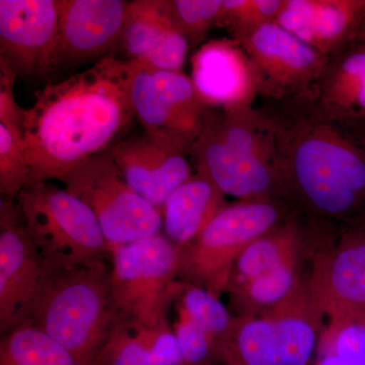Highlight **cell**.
Returning <instances> with one entry per match:
<instances>
[{
	"instance_id": "1",
	"label": "cell",
	"mask_w": 365,
	"mask_h": 365,
	"mask_svg": "<svg viewBox=\"0 0 365 365\" xmlns=\"http://www.w3.org/2000/svg\"><path fill=\"white\" fill-rule=\"evenodd\" d=\"M130 78L129 60L107 56L38 91L21 122L30 182L58 180L121 140L134 118Z\"/></svg>"
},
{
	"instance_id": "2",
	"label": "cell",
	"mask_w": 365,
	"mask_h": 365,
	"mask_svg": "<svg viewBox=\"0 0 365 365\" xmlns=\"http://www.w3.org/2000/svg\"><path fill=\"white\" fill-rule=\"evenodd\" d=\"M331 123L318 112L275 122L278 162L285 189L321 215L343 217L365 202V153Z\"/></svg>"
},
{
	"instance_id": "3",
	"label": "cell",
	"mask_w": 365,
	"mask_h": 365,
	"mask_svg": "<svg viewBox=\"0 0 365 365\" xmlns=\"http://www.w3.org/2000/svg\"><path fill=\"white\" fill-rule=\"evenodd\" d=\"M119 321L112 297L111 267L100 261L50 270L26 325L47 334L79 364L95 365Z\"/></svg>"
},
{
	"instance_id": "4",
	"label": "cell",
	"mask_w": 365,
	"mask_h": 365,
	"mask_svg": "<svg viewBox=\"0 0 365 365\" xmlns=\"http://www.w3.org/2000/svg\"><path fill=\"white\" fill-rule=\"evenodd\" d=\"M323 311L309 281L258 314H237L217 341L223 365H309L323 332Z\"/></svg>"
},
{
	"instance_id": "5",
	"label": "cell",
	"mask_w": 365,
	"mask_h": 365,
	"mask_svg": "<svg viewBox=\"0 0 365 365\" xmlns=\"http://www.w3.org/2000/svg\"><path fill=\"white\" fill-rule=\"evenodd\" d=\"M16 201L50 270L83 267L112 257L93 211L67 190L50 182H30Z\"/></svg>"
},
{
	"instance_id": "6",
	"label": "cell",
	"mask_w": 365,
	"mask_h": 365,
	"mask_svg": "<svg viewBox=\"0 0 365 365\" xmlns=\"http://www.w3.org/2000/svg\"><path fill=\"white\" fill-rule=\"evenodd\" d=\"M111 292L120 319L150 329L169 327L168 313L184 289L179 249L163 234L112 249Z\"/></svg>"
},
{
	"instance_id": "7",
	"label": "cell",
	"mask_w": 365,
	"mask_h": 365,
	"mask_svg": "<svg viewBox=\"0 0 365 365\" xmlns=\"http://www.w3.org/2000/svg\"><path fill=\"white\" fill-rule=\"evenodd\" d=\"M280 218L272 200L227 204L194 241L178 248L179 276L220 297L245 250L277 227Z\"/></svg>"
},
{
	"instance_id": "8",
	"label": "cell",
	"mask_w": 365,
	"mask_h": 365,
	"mask_svg": "<svg viewBox=\"0 0 365 365\" xmlns=\"http://www.w3.org/2000/svg\"><path fill=\"white\" fill-rule=\"evenodd\" d=\"M57 181L93 211L111 250L162 234V213L129 186L110 151L79 163Z\"/></svg>"
},
{
	"instance_id": "9",
	"label": "cell",
	"mask_w": 365,
	"mask_h": 365,
	"mask_svg": "<svg viewBox=\"0 0 365 365\" xmlns=\"http://www.w3.org/2000/svg\"><path fill=\"white\" fill-rule=\"evenodd\" d=\"M50 269L29 235L16 201L0 200V332L26 325Z\"/></svg>"
},
{
	"instance_id": "10",
	"label": "cell",
	"mask_w": 365,
	"mask_h": 365,
	"mask_svg": "<svg viewBox=\"0 0 365 365\" xmlns=\"http://www.w3.org/2000/svg\"><path fill=\"white\" fill-rule=\"evenodd\" d=\"M192 143L172 132L144 130L122 138L109 151L129 186L163 215L173 192L193 176L187 160Z\"/></svg>"
},
{
	"instance_id": "11",
	"label": "cell",
	"mask_w": 365,
	"mask_h": 365,
	"mask_svg": "<svg viewBox=\"0 0 365 365\" xmlns=\"http://www.w3.org/2000/svg\"><path fill=\"white\" fill-rule=\"evenodd\" d=\"M190 155L196 172L210 180L225 195L242 201L272 200L276 192L285 189L276 165L260 160L208 117L192 143Z\"/></svg>"
},
{
	"instance_id": "12",
	"label": "cell",
	"mask_w": 365,
	"mask_h": 365,
	"mask_svg": "<svg viewBox=\"0 0 365 365\" xmlns=\"http://www.w3.org/2000/svg\"><path fill=\"white\" fill-rule=\"evenodd\" d=\"M235 41L253 63L260 93L276 98L316 86L331 59L276 23L254 29Z\"/></svg>"
},
{
	"instance_id": "13",
	"label": "cell",
	"mask_w": 365,
	"mask_h": 365,
	"mask_svg": "<svg viewBox=\"0 0 365 365\" xmlns=\"http://www.w3.org/2000/svg\"><path fill=\"white\" fill-rule=\"evenodd\" d=\"M58 0H0V57L20 74L56 69Z\"/></svg>"
},
{
	"instance_id": "14",
	"label": "cell",
	"mask_w": 365,
	"mask_h": 365,
	"mask_svg": "<svg viewBox=\"0 0 365 365\" xmlns=\"http://www.w3.org/2000/svg\"><path fill=\"white\" fill-rule=\"evenodd\" d=\"M58 4L56 69L102 57L121 40L129 1L58 0Z\"/></svg>"
},
{
	"instance_id": "15",
	"label": "cell",
	"mask_w": 365,
	"mask_h": 365,
	"mask_svg": "<svg viewBox=\"0 0 365 365\" xmlns=\"http://www.w3.org/2000/svg\"><path fill=\"white\" fill-rule=\"evenodd\" d=\"M309 283L325 317L365 323V230L348 232L332 251L317 255Z\"/></svg>"
},
{
	"instance_id": "16",
	"label": "cell",
	"mask_w": 365,
	"mask_h": 365,
	"mask_svg": "<svg viewBox=\"0 0 365 365\" xmlns=\"http://www.w3.org/2000/svg\"><path fill=\"white\" fill-rule=\"evenodd\" d=\"M192 81L207 108L252 107L260 93L253 63L235 39L211 40L192 57Z\"/></svg>"
},
{
	"instance_id": "17",
	"label": "cell",
	"mask_w": 365,
	"mask_h": 365,
	"mask_svg": "<svg viewBox=\"0 0 365 365\" xmlns=\"http://www.w3.org/2000/svg\"><path fill=\"white\" fill-rule=\"evenodd\" d=\"M364 21V0H284L276 24L332 57Z\"/></svg>"
},
{
	"instance_id": "18",
	"label": "cell",
	"mask_w": 365,
	"mask_h": 365,
	"mask_svg": "<svg viewBox=\"0 0 365 365\" xmlns=\"http://www.w3.org/2000/svg\"><path fill=\"white\" fill-rule=\"evenodd\" d=\"M225 196L210 180L196 173L178 187L165 202L163 235L178 248L190 244L227 205Z\"/></svg>"
},
{
	"instance_id": "19",
	"label": "cell",
	"mask_w": 365,
	"mask_h": 365,
	"mask_svg": "<svg viewBox=\"0 0 365 365\" xmlns=\"http://www.w3.org/2000/svg\"><path fill=\"white\" fill-rule=\"evenodd\" d=\"M318 112L329 121L365 117V46L331 57L317 83Z\"/></svg>"
},
{
	"instance_id": "20",
	"label": "cell",
	"mask_w": 365,
	"mask_h": 365,
	"mask_svg": "<svg viewBox=\"0 0 365 365\" xmlns=\"http://www.w3.org/2000/svg\"><path fill=\"white\" fill-rule=\"evenodd\" d=\"M95 365H185V362L170 326L150 329L120 319Z\"/></svg>"
},
{
	"instance_id": "21",
	"label": "cell",
	"mask_w": 365,
	"mask_h": 365,
	"mask_svg": "<svg viewBox=\"0 0 365 365\" xmlns=\"http://www.w3.org/2000/svg\"><path fill=\"white\" fill-rule=\"evenodd\" d=\"M182 35L165 11L163 0L129 1L121 41L129 60H145Z\"/></svg>"
},
{
	"instance_id": "22",
	"label": "cell",
	"mask_w": 365,
	"mask_h": 365,
	"mask_svg": "<svg viewBox=\"0 0 365 365\" xmlns=\"http://www.w3.org/2000/svg\"><path fill=\"white\" fill-rule=\"evenodd\" d=\"M129 62L132 111L144 130L172 132L195 140L199 131L180 116L160 95L150 67L138 60Z\"/></svg>"
},
{
	"instance_id": "23",
	"label": "cell",
	"mask_w": 365,
	"mask_h": 365,
	"mask_svg": "<svg viewBox=\"0 0 365 365\" xmlns=\"http://www.w3.org/2000/svg\"><path fill=\"white\" fill-rule=\"evenodd\" d=\"M300 241L299 230L294 223L277 227L262 235L240 257L225 292L290 262L299 261Z\"/></svg>"
},
{
	"instance_id": "24",
	"label": "cell",
	"mask_w": 365,
	"mask_h": 365,
	"mask_svg": "<svg viewBox=\"0 0 365 365\" xmlns=\"http://www.w3.org/2000/svg\"><path fill=\"white\" fill-rule=\"evenodd\" d=\"M0 365H81L68 350L30 325L1 336Z\"/></svg>"
},
{
	"instance_id": "25",
	"label": "cell",
	"mask_w": 365,
	"mask_h": 365,
	"mask_svg": "<svg viewBox=\"0 0 365 365\" xmlns=\"http://www.w3.org/2000/svg\"><path fill=\"white\" fill-rule=\"evenodd\" d=\"M314 365H365V323L340 314L326 316Z\"/></svg>"
},
{
	"instance_id": "26",
	"label": "cell",
	"mask_w": 365,
	"mask_h": 365,
	"mask_svg": "<svg viewBox=\"0 0 365 365\" xmlns=\"http://www.w3.org/2000/svg\"><path fill=\"white\" fill-rule=\"evenodd\" d=\"M297 265L299 261L290 262L228 289L239 314H258L287 299L300 280Z\"/></svg>"
},
{
	"instance_id": "27",
	"label": "cell",
	"mask_w": 365,
	"mask_h": 365,
	"mask_svg": "<svg viewBox=\"0 0 365 365\" xmlns=\"http://www.w3.org/2000/svg\"><path fill=\"white\" fill-rule=\"evenodd\" d=\"M30 182L21 125L0 123V194L1 198L16 201Z\"/></svg>"
},
{
	"instance_id": "28",
	"label": "cell",
	"mask_w": 365,
	"mask_h": 365,
	"mask_svg": "<svg viewBox=\"0 0 365 365\" xmlns=\"http://www.w3.org/2000/svg\"><path fill=\"white\" fill-rule=\"evenodd\" d=\"M179 307L190 319L216 341L227 335L234 322L220 297L208 290L185 282L184 289L178 297Z\"/></svg>"
},
{
	"instance_id": "29",
	"label": "cell",
	"mask_w": 365,
	"mask_h": 365,
	"mask_svg": "<svg viewBox=\"0 0 365 365\" xmlns=\"http://www.w3.org/2000/svg\"><path fill=\"white\" fill-rule=\"evenodd\" d=\"M284 0H222L216 25L227 29L235 40L266 25L276 23Z\"/></svg>"
},
{
	"instance_id": "30",
	"label": "cell",
	"mask_w": 365,
	"mask_h": 365,
	"mask_svg": "<svg viewBox=\"0 0 365 365\" xmlns=\"http://www.w3.org/2000/svg\"><path fill=\"white\" fill-rule=\"evenodd\" d=\"M170 21L195 46L204 39L211 26L216 25L222 0H163Z\"/></svg>"
},
{
	"instance_id": "31",
	"label": "cell",
	"mask_w": 365,
	"mask_h": 365,
	"mask_svg": "<svg viewBox=\"0 0 365 365\" xmlns=\"http://www.w3.org/2000/svg\"><path fill=\"white\" fill-rule=\"evenodd\" d=\"M179 318L174 333L179 342L185 365H215L220 362L217 341L178 307Z\"/></svg>"
},
{
	"instance_id": "32",
	"label": "cell",
	"mask_w": 365,
	"mask_h": 365,
	"mask_svg": "<svg viewBox=\"0 0 365 365\" xmlns=\"http://www.w3.org/2000/svg\"><path fill=\"white\" fill-rule=\"evenodd\" d=\"M19 72L6 59L0 57V123L21 125L24 109L14 97V83Z\"/></svg>"
}]
</instances>
